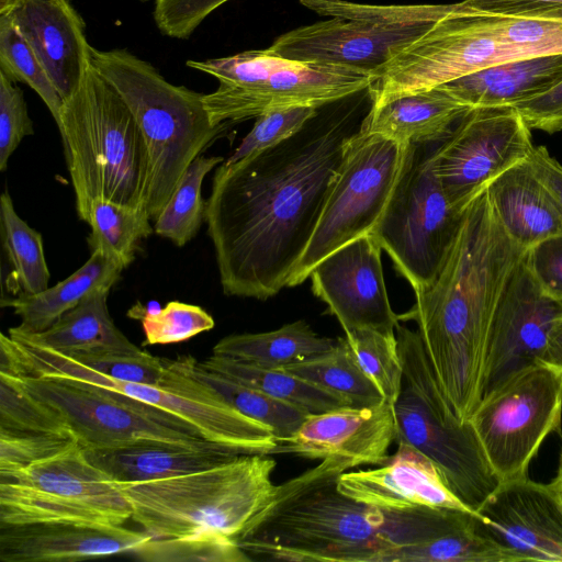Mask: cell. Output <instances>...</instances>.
<instances>
[{
    "label": "cell",
    "instance_id": "cell-36",
    "mask_svg": "<svg viewBox=\"0 0 562 562\" xmlns=\"http://www.w3.org/2000/svg\"><path fill=\"white\" fill-rule=\"evenodd\" d=\"M146 209L121 204L108 199L91 203L88 244L127 268L135 259L140 243L154 233Z\"/></svg>",
    "mask_w": 562,
    "mask_h": 562
},
{
    "label": "cell",
    "instance_id": "cell-30",
    "mask_svg": "<svg viewBox=\"0 0 562 562\" xmlns=\"http://www.w3.org/2000/svg\"><path fill=\"white\" fill-rule=\"evenodd\" d=\"M109 293V289L92 292L42 333L26 335L13 327L9 330L68 356L143 353L144 350L130 341L111 318L108 308Z\"/></svg>",
    "mask_w": 562,
    "mask_h": 562
},
{
    "label": "cell",
    "instance_id": "cell-8",
    "mask_svg": "<svg viewBox=\"0 0 562 562\" xmlns=\"http://www.w3.org/2000/svg\"><path fill=\"white\" fill-rule=\"evenodd\" d=\"M328 18L280 35L273 53L307 64L336 66L374 78L403 47L436 21L458 9L453 4H368L347 0H300Z\"/></svg>",
    "mask_w": 562,
    "mask_h": 562
},
{
    "label": "cell",
    "instance_id": "cell-46",
    "mask_svg": "<svg viewBox=\"0 0 562 562\" xmlns=\"http://www.w3.org/2000/svg\"><path fill=\"white\" fill-rule=\"evenodd\" d=\"M71 431L18 432L0 430V472L19 470L75 445Z\"/></svg>",
    "mask_w": 562,
    "mask_h": 562
},
{
    "label": "cell",
    "instance_id": "cell-48",
    "mask_svg": "<svg viewBox=\"0 0 562 562\" xmlns=\"http://www.w3.org/2000/svg\"><path fill=\"white\" fill-rule=\"evenodd\" d=\"M33 134L22 90L0 71V171H5L21 140Z\"/></svg>",
    "mask_w": 562,
    "mask_h": 562
},
{
    "label": "cell",
    "instance_id": "cell-44",
    "mask_svg": "<svg viewBox=\"0 0 562 562\" xmlns=\"http://www.w3.org/2000/svg\"><path fill=\"white\" fill-rule=\"evenodd\" d=\"M498 37L525 57L562 54V22L491 15Z\"/></svg>",
    "mask_w": 562,
    "mask_h": 562
},
{
    "label": "cell",
    "instance_id": "cell-51",
    "mask_svg": "<svg viewBox=\"0 0 562 562\" xmlns=\"http://www.w3.org/2000/svg\"><path fill=\"white\" fill-rule=\"evenodd\" d=\"M467 12L505 18L562 19V0H463Z\"/></svg>",
    "mask_w": 562,
    "mask_h": 562
},
{
    "label": "cell",
    "instance_id": "cell-15",
    "mask_svg": "<svg viewBox=\"0 0 562 562\" xmlns=\"http://www.w3.org/2000/svg\"><path fill=\"white\" fill-rule=\"evenodd\" d=\"M561 420L562 375L541 363L483 395L469 418L499 483L528 476L531 460Z\"/></svg>",
    "mask_w": 562,
    "mask_h": 562
},
{
    "label": "cell",
    "instance_id": "cell-11",
    "mask_svg": "<svg viewBox=\"0 0 562 562\" xmlns=\"http://www.w3.org/2000/svg\"><path fill=\"white\" fill-rule=\"evenodd\" d=\"M438 144H408L391 198L371 233L414 291L436 277L464 211L448 200L434 171Z\"/></svg>",
    "mask_w": 562,
    "mask_h": 562
},
{
    "label": "cell",
    "instance_id": "cell-29",
    "mask_svg": "<svg viewBox=\"0 0 562 562\" xmlns=\"http://www.w3.org/2000/svg\"><path fill=\"white\" fill-rule=\"evenodd\" d=\"M123 267L100 250L65 280L35 294L21 293L1 306H10L20 317L15 330L33 335L53 326L64 314L76 307L86 296L100 289L111 290L120 279Z\"/></svg>",
    "mask_w": 562,
    "mask_h": 562
},
{
    "label": "cell",
    "instance_id": "cell-1",
    "mask_svg": "<svg viewBox=\"0 0 562 562\" xmlns=\"http://www.w3.org/2000/svg\"><path fill=\"white\" fill-rule=\"evenodd\" d=\"M321 106L297 132L215 170L205 221L228 296L266 301L288 286L371 108Z\"/></svg>",
    "mask_w": 562,
    "mask_h": 562
},
{
    "label": "cell",
    "instance_id": "cell-4",
    "mask_svg": "<svg viewBox=\"0 0 562 562\" xmlns=\"http://www.w3.org/2000/svg\"><path fill=\"white\" fill-rule=\"evenodd\" d=\"M56 124L81 221L88 223L91 203L99 198L147 207L149 161L143 134L124 100L92 65L64 100Z\"/></svg>",
    "mask_w": 562,
    "mask_h": 562
},
{
    "label": "cell",
    "instance_id": "cell-54",
    "mask_svg": "<svg viewBox=\"0 0 562 562\" xmlns=\"http://www.w3.org/2000/svg\"><path fill=\"white\" fill-rule=\"evenodd\" d=\"M539 363L562 375V315L554 322Z\"/></svg>",
    "mask_w": 562,
    "mask_h": 562
},
{
    "label": "cell",
    "instance_id": "cell-23",
    "mask_svg": "<svg viewBox=\"0 0 562 562\" xmlns=\"http://www.w3.org/2000/svg\"><path fill=\"white\" fill-rule=\"evenodd\" d=\"M338 490L348 497L389 512L418 508L472 510L447 485L437 465L414 447L397 442L380 468L340 474Z\"/></svg>",
    "mask_w": 562,
    "mask_h": 562
},
{
    "label": "cell",
    "instance_id": "cell-38",
    "mask_svg": "<svg viewBox=\"0 0 562 562\" xmlns=\"http://www.w3.org/2000/svg\"><path fill=\"white\" fill-rule=\"evenodd\" d=\"M223 161V157L203 155L193 160L170 200L155 220L154 233L179 247L188 244L198 234L205 220L206 210V201L202 199L203 180L215 166Z\"/></svg>",
    "mask_w": 562,
    "mask_h": 562
},
{
    "label": "cell",
    "instance_id": "cell-45",
    "mask_svg": "<svg viewBox=\"0 0 562 562\" xmlns=\"http://www.w3.org/2000/svg\"><path fill=\"white\" fill-rule=\"evenodd\" d=\"M318 109L315 106H290L270 110L259 115L250 132L225 162H237L288 138L316 115Z\"/></svg>",
    "mask_w": 562,
    "mask_h": 562
},
{
    "label": "cell",
    "instance_id": "cell-17",
    "mask_svg": "<svg viewBox=\"0 0 562 562\" xmlns=\"http://www.w3.org/2000/svg\"><path fill=\"white\" fill-rule=\"evenodd\" d=\"M531 130L514 106L471 108L434 153V171L460 210L504 171L529 157Z\"/></svg>",
    "mask_w": 562,
    "mask_h": 562
},
{
    "label": "cell",
    "instance_id": "cell-2",
    "mask_svg": "<svg viewBox=\"0 0 562 562\" xmlns=\"http://www.w3.org/2000/svg\"><path fill=\"white\" fill-rule=\"evenodd\" d=\"M526 251L503 228L485 189L464 209L434 280L398 315L417 324L439 386L462 420L482 398L493 317Z\"/></svg>",
    "mask_w": 562,
    "mask_h": 562
},
{
    "label": "cell",
    "instance_id": "cell-6",
    "mask_svg": "<svg viewBox=\"0 0 562 562\" xmlns=\"http://www.w3.org/2000/svg\"><path fill=\"white\" fill-rule=\"evenodd\" d=\"M276 461L241 454L213 468L120 484L132 519L153 538L217 532L235 541L272 497Z\"/></svg>",
    "mask_w": 562,
    "mask_h": 562
},
{
    "label": "cell",
    "instance_id": "cell-32",
    "mask_svg": "<svg viewBox=\"0 0 562 562\" xmlns=\"http://www.w3.org/2000/svg\"><path fill=\"white\" fill-rule=\"evenodd\" d=\"M175 364L201 385L214 392L241 414L269 427L278 441L290 437L303 424L306 413L228 376L204 369L191 356H179Z\"/></svg>",
    "mask_w": 562,
    "mask_h": 562
},
{
    "label": "cell",
    "instance_id": "cell-57",
    "mask_svg": "<svg viewBox=\"0 0 562 562\" xmlns=\"http://www.w3.org/2000/svg\"><path fill=\"white\" fill-rule=\"evenodd\" d=\"M142 1H147V0H142Z\"/></svg>",
    "mask_w": 562,
    "mask_h": 562
},
{
    "label": "cell",
    "instance_id": "cell-40",
    "mask_svg": "<svg viewBox=\"0 0 562 562\" xmlns=\"http://www.w3.org/2000/svg\"><path fill=\"white\" fill-rule=\"evenodd\" d=\"M345 338L362 371L378 386L384 400L394 404L403 382L396 331L361 328L346 333Z\"/></svg>",
    "mask_w": 562,
    "mask_h": 562
},
{
    "label": "cell",
    "instance_id": "cell-47",
    "mask_svg": "<svg viewBox=\"0 0 562 562\" xmlns=\"http://www.w3.org/2000/svg\"><path fill=\"white\" fill-rule=\"evenodd\" d=\"M64 355V353H63ZM72 362L120 381L158 385L165 373V361L147 351L140 355H65Z\"/></svg>",
    "mask_w": 562,
    "mask_h": 562
},
{
    "label": "cell",
    "instance_id": "cell-52",
    "mask_svg": "<svg viewBox=\"0 0 562 562\" xmlns=\"http://www.w3.org/2000/svg\"><path fill=\"white\" fill-rule=\"evenodd\" d=\"M514 108L520 113L530 130L554 134L562 130V81Z\"/></svg>",
    "mask_w": 562,
    "mask_h": 562
},
{
    "label": "cell",
    "instance_id": "cell-7",
    "mask_svg": "<svg viewBox=\"0 0 562 562\" xmlns=\"http://www.w3.org/2000/svg\"><path fill=\"white\" fill-rule=\"evenodd\" d=\"M403 363V382L393 404L396 443L428 457L450 490L476 512L497 487L470 422L462 420L442 393L418 331L395 328Z\"/></svg>",
    "mask_w": 562,
    "mask_h": 562
},
{
    "label": "cell",
    "instance_id": "cell-22",
    "mask_svg": "<svg viewBox=\"0 0 562 562\" xmlns=\"http://www.w3.org/2000/svg\"><path fill=\"white\" fill-rule=\"evenodd\" d=\"M0 14L16 25L63 100L91 67L85 23L70 0H0Z\"/></svg>",
    "mask_w": 562,
    "mask_h": 562
},
{
    "label": "cell",
    "instance_id": "cell-5",
    "mask_svg": "<svg viewBox=\"0 0 562 562\" xmlns=\"http://www.w3.org/2000/svg\"><path fill=\"white\" fill-rule=\"evenodd\" d=\"M92 67L132 112L149 161L147 212L155 221L187 169L227 127L213 125L203 94L167 81L149 63L126 49H91Z\"/></svg>",
    "mask_w": 562,
    "mask_h": 562
},
{
    "label": "cell",
    "instance_id": "cell-50",
    "mask_svg": "<svg viewBox=\"0 0 562 562\" xmlns=\"http://www.w3.org/2000/svg\"><path fill=\"white\" fill-rule=\"evenodd\" d=\"M525 262L541 289L562 302V233L527 249Z\"/></svg>",
    "mask_w": 562,
    "mask_h": 562
},
{
    "label": "cell",
    "instance_id": "cell-3",
    "mask_svg": "<svg viewBox=\"0 0 562 562\" xmlns=\"http://www.w3.org/2000/svg\"><path fill=\"white\" fill-rule=\"evenodd\" d=\"M352 468L326 458L277 485L237 544L251 561L381 562L389 550L420 541L423 509L383 510L338 490L340 474Z\"/></svg>",
    "mask_w": 562,
    "mask_h": 562
},
{
    "label": "cell",
    "instance_id": "cell-16",
    "mask_svg": "<svg viewBox=\"0 0 562 562\" xmlns=\"http://www.w3.org/2000/svg\"><path fill=\"white\" fill-rule=\"evenodd\" d=\"M525 56L497 35L491 15L461 3L398 50L368 89L372 106L432 89L486 67Z\"/></svg>",
    "mask_w": 562,
    "mask_h": 562
},
{
    "label": "cell",
    "instance_id": "cell-33",
    "mask_svg": "<svg viewBox=\"0 0 562 562\" xmlns=\"http://www.w3.org/2000/svg\"><path fill=\"white\" fill-rule=\"evenodd\" d=\"M381 562H519L487 532L473 513L458 527L432 539L389 550Z\"/></svg>",
    "mask_w": 562,
    "mask_h": 562
},
{
    "label": "cell",
    "instance_id": "cell-35",
    "mask_svg": "<svg viewBox=\"0 0 562 562\" xmlns=\"http://www.w3.org/2000/svg\"><path fill=\"white\" fill-rule=\"evenodd\" d=\"M283 369L337 395L350 407L373 406L385 401L362 371L345 337H339L329 350Z\"/></svg>",
    "mask_w": 562,
    "mask_h": 562
},
{
    "label": "cell",
    "instance_id": "cell-28",
    "mask_svg": "<svg viewBox=\"0 0 562 562\" xmlns=\"http://www.w3.org/2000/svg\"><path fill=\"white\" fill-rule=\"evenodd\" d=\"M470 109L438 86L371 105L364 130L403 145L441 142Z\"/></svg>",
    "mask_w": 562,
    "mask_h": 562
},
{
    "label": "cell",
    "instance_id": "cell-56",
    "mask_svg": "<svg viewBox=\"0 0 562 562\" xmlns=\"http://www.w3.org/2000/svg\"><path fill=\"white\" fill-rule=\"evenodd\" d=\"M557 21H561V22H562V19H560V20H557Z\"/></svg>",
    "mask_w": 562,
    "mask_h": 562
},
{
    "label": "cell",
    "instance_id": "cell-49",
    "mask_svg": "<svg viewBox=\"0 0 562 562\" xmlns=\"http://www.w3.org/2000/svg\"><path fill=\"white\" fill-rule=\"evenodd\" d=\"M227 1L229 0H156L154 19L162 34L183 40Z\"/></svg>",
    "mask_w": 562,
    "mask_h": 562
},
{
    "label": "cell",
    "instance_id": "cell-10",
    "mask_svg": "<svg viewBox=\"0 0 562 562\" xmlns=\"http://www.w3.org/2000/svg\"><path fill=\"white\" fill-rule=\"evenodd\" d=\"M187 65L220 81L215 91L203 94L215 126L258 117L274 109L321 108L363 92L376 80L341 67L288 59L270 48L188 60Z\"/></svg>",
    "mask_w": 562,
    "mask_h": 562
},
{
    "label": "cell",
    "instance_id": "cell-31",
    "mask_svg": "<svg viewBox=\"0 0 562 562\" xmlns=\"http://www.w3.org/2000/svg\"><path fill=\"white\" fill-rule=\"evenodd\" d=\"M336 341L319 336L300 319L270 331L226 336L212 353L260 368L282 369L329 350Z\"/></svg>",
    "mask_w": 562,
    "mask_h": 562
},
{
    "label": "cell",
    "instance_id": "cell-19",
    "mask_svg": "<svg viewBox=\"0 0 562 562\" xmlns=\"http://www.w3.org/2000/svg\"><path fill=\"white\" fill-rule=\"evenodd\" d=\"M381 251L372 234L363 235L329 254L310 273L314 295L345 334L361 328L395 333L400 324L387 297Z\"/></svg>",
    "mask_w": 562,
    "mask_h": 562
},
{
    "label": "cell",
    "instance_id": "cell-9",
    "mask_svg": "<svg viewBox=\"0 0 562 562\" xmlns=\"http://www.w3.org/2000/svg\"><path fill=\"white\" fill-rule=\"evenodd\" d=\"M19 355L18 375L65 376L121 394L168 413L194 427L207 441L241 454L276 453L279 441L263 424L249 418L211 390L164 359L158 385L120 381L79 366L65 355L9 330Z\"/></svg>",
    "mask_w": 562,
    "mask_h": 562
},
{
    "label": "cell",
    "instance_id": "cell-24",
    "mask_svg": "<svg viewBox=\"0 0 562 562\" xmlns=\"http://www.w3.org/2000/svg\"><path fill=\"white\" fill-rule=\"evenodd\" d=\"M153 537L123 525L70 521L0 524V561L76 562L132 553Z\"/></svg>",
    "mask_w": 562,
    "mask_h": 562
},
{
    "label": "cell",
    "instance_id": "cell-12",
    "mask_svg": "<svg viewBox=\"0 0 562 562\" xmlns=\"http://www.w3.org/2000/svg\"><path fill=\"white\" fill-rule=\"evenodd\" d=\"M131 518L121 485L78 442L29 467L0 472V524L123 525Z\"/></svg>",
    "mask_w": 562,
    "mask_h": 562
},
{
    "label": "cell",
    "instance_id": "cell-39",
    "mask_svg": "<svg viewBox=\"0 0 562 562\" xmlns=\"http://www.w3.org/2000/svg\"><path fill=\"white\" fill-rule=\"evenodd\" d=\"M0 71L12 81L30 86L58 122L64 100L31 45L5 14H0Z\"/></svg>",
    "mask_w": 562,
    "mask_h": 562
},
{
    "label": "cell",
    "instance_id": "cell-37",
    "mask_svg": "<svg viewBox=\"0 0 562 562\" xmlns=\"http://www.w3.org/2000/svg\"><path fill=\"white\" fill-rule=\"evenodd\" d=\"M0 236L18 294H35L47 289L50 273L43 237L19 216L8 190L0 196Z\"/></svg>",
    "mask_w": 562,
    "mask_h": 562
},
{
    "label": "cell",
    "instance_id": "cell-26",
    "mask_svg": "<svg viewBox=\"0 0 562 562\" xmlns=\"http://www.w3.org/2000/svg\"><path fill=\"white\" fill-rule=\"evenodd\" d=\"M89 460L119 484L162 480L206 470L241 453L222 446L192 447L145 441L86 450Z\"/></svg>",
    "mask_w": 562,
    "mask_h": 562
},
{
    "label": "cell",
    "instance_id": "cell-55",
    "mask_svg": "<svg viewBox=\"0 0 562 562\" xmlns=\"http://www.w3.org/2000/svg\"><path fill=\"white\" fill-rule=\"evenodd\" d=\"M551 492L562 506V450L559 457L558 470L554 479L548 484Z\"/></svg>",
    "mask_w": 562,
    "mask_h": 562
},
{
    "label": "cell",
    "instance_id": "cell-41",
    "mask_svg": "<svg viewBox=\"0 0 562 562\" xmlns=\"http://www.w3.org/2000/svg\"><path fill=\"white\" fill-rule=\"evenodd\" d=\"M148 562H249L237 542L217 532L151 538L132 553Z\"/></svg>",
    "mask_w": 562,
    "mask_h": 562
},
{
    "label": "cell",
    "instance_id": "cell-42",
    "mask_svg": "<svg viewBox=\"0 0 562 562\" xmlns=\"http://www.w3.org/2000/svg\"><path fill=\"white\" fill-rule=\"evenodd\" d=\"M128 317L142 321L144 346L170 345L186 341L211 330L215 323L202 307L170 301L164 308L150 311L139 304L127 312Z\"/></svg>",
    "mask_w": 562,
    "mask_h": 562
},
{
    "label": "cell",
    "instance_id": "cell-53",
    "mask_svg": "<svg viewBox=\"0 0 562 562\" xmlns=\"http://www.w3.org/2000/svg\"><path fill=\"white\" fill-rule=\"evenodd\" d=\"M529 158L562 216V165L543 146L533 147Z\"/></svg>",
    "mask_w": 562,
    "mask_h": 562
},
{
    "label": "cell",
    "instance_id": "cell-43",
    "mask_svg": "<svg viewBox=\"0 0 562 562\" xmlns=\"http://www.w3.org/2000/svg\"><path fill=\"white\" fill-rule=\"evenodd\" d=\"M0 430L70 431L55 412L31 396L5 374H0Z\"/></svg>",
    "mask_w": 562,
    "mask_h": 562
},
{
    "label": "cell",
    "instance_id": "cell-25",
    "mask_svg": "<svg viewBox=\"0 0 562 562\" xmlns=\"http://www.w3.org/2000/svg\"><path fill=\"white\" fill-rule=\"evenodd\" d=\"M486 190L503 228L525 249L562 233L561 213L529 157L499 175Z\"/></svg>",
    "mask_w": 562,
    "mask_h": 562
},
{
    "label": "cell",
    "instance_id": "cell-13",
    "mask_svg": "<svg viewBox=\"0 0 562 562\" xmlns=\"http://www.w3.org/2000/svg\"><path fill=\"white\" fill-rule=\"evenodd\" d=\"M408 145L363 128L347 144L338 176L288 286L346 244L371 234L398 179Z\"/></svg>",
    "mask_w": 562,
    "mask_h": 562
},
{
    "label": "cell",
    "instance_id": "cell-21",
    "mask_svg": "<svg viewBox=\"0 0 562 562\" xmlns=\"http://www.w3.org/2000/svg\"><path fill=\"white\" fill-rule=\"evenodd\" d=\"M396 439L393 404L387 401L366 407H340L310 414L300 428L279 442L276 453H295L308 459L339 458L361 464L382 465Z\"/></svg>",
    "mask_w": 562,
    "mask_h": 562
},
{
    "label": "cell",
    "instance_id": "cell-20",
    "mask_svg": "<svg viewBox=\"0 0 562 562\" xmlns=\"http://www.w3.org/2000/svg\"><path fill=\"white\" fill-rule=\"evenodd\" d=\"M476 513L519 562H562V506L548 484L528 476L501 482Z\"/></svg>",
    "mask_w": 562,
    "mask_h": 562
},
{
    "label": "cell",
    "instance_id": "cell-14",
    "mask_svg": "<svg viewBox=\"0 0 562 562\" xmlns=\"http://www.w3.org/2000/svg\"><path fill=\"white\" fill-rule=\"evenodd\" d=\"M8 376L55 412L85 450L145 441L220 446L173 415L86 382L56 375Z\"/></svg>",
    "mask_w": 562,
    "mask_h": 562
},
{
    "label": "cell",
    "instance_id": "cell-18",
    "mask_svg": "<svg viewBox=\"0 0 562 562\" xmlns=\"http://www.w3.org/2000/svg\"><path fill=\"white\" fill-rule=\"evenodd\" d=\"M562 302L539 285L525 256L495 311L486 350L482 396L514 373L539 363Z\"/></svg>",
    "mask_w": 562,
    "mask_h": 562
},
{
    "label": "cell",
    "instance_id": "cell-34",
    "mask_svg": "<svg viewBox=\"0 0 562 562\" xmlns=\"http://www.w3.org/2000/svg\"><path fill=\"white\" fill-rule=\"evenodd\" d=\"M199 364L289 403L307 415L348 406L337 395L285 369H267L213 355Z\"/></svg>",
    "mask_w": 562,
    "mask_h": 562
},
{
    "label": "cell",
    "instance_id": "cell-27",
    "mask_svg": "<svg viewBox=\"0 0 562 562\" xmlns=\"http://www.w3.org/2000/svg\"><path fill=\"white\" fill-rule=\"evenodd\" d=\"M562 81V54L506 60L441 85L470 108L514 106Z\"/></svg>",
    "mask_w": 562,
    "mask_h": 562
}]
</instances>
